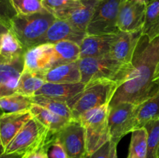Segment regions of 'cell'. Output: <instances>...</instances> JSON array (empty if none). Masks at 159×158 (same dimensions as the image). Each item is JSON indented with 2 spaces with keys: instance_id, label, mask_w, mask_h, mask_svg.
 Returning <instances> with one entry per match:
<instances>
[{
  "instance_id": "60d3db41",
  "label": "cell",
  "mask_w": 159,
  "mask_h": 158,
  "mask_svg": "<svg viewBox=\"0 0 159 158\" xmlns=\"http://www.w3.org/2000/svg\"><path fill=\"white\" fill-rule=\"evenodd\" d=\"M131 1L134 2L140 3V4L146 5V6H147V5L148 4L149 2H150V0H131Z\"/></svg>"
},
{
  "instance_id": "8d00e7d4",
  "label": "cell",
  "mask_w": 159,
  "mask_h": 158,
  "mask_svg": "<svg viewBox=\"0 0 159 158\" xmlns=\"http://www.w3.org/2000/svg\"><path fill=\"white\" fill-rule=\"evenodd\" d=\"M111 142V141H110ZM116 147L117 144L111 142V146H110V151L109 158H118L117 157V150H116Z\"/></svg>"
},
{
  "instance_id": "277c9868",
  "label": "cell",
  "mask_w": 159,
  "mask_h": 158,
  "mask_svg": "<svg viewBox=\"0 0 159 158\" xmlns=\"http://www.w3.org/2000/svg\"><path fill=\"white\" fill-rule=\"evenodd\" d=\"M109 112L110 105L106 104L85 112L76 119L85 129L86 155L94 153L110 140Z\"/></svg>"
},
{
  "instance_id": "7c38bea8",
  "label": "cell",
  "mask_w": 159,
  "mask_h": 158,
  "mask_svg": "<svg viewBox=\"0 0 159 158\" xmlns=\"http://www.w3.org/2000/svg\"><path fill=\"white\" fill-rule=\"evenodd\" d=\"M87 35L85 31L81 30L67 20L56 19L48 29L41 40L43 43H56L68 40L80 45L84 37Z\"/></svg>"
},
{
  "instance_id": "ac0fdd59",
  "label": "cell",
  "mask_w": 159,
  "mask_h": 158,
  "mask_svg": "<svg viewBox=\"0 0 159 158\" xmlns=\"http://www.w3.org/2000/svg\"><path fill=\"white\" fill-rule=\"evenodd\" d=\"M37 74L45 81L50 83H79L82 80L78 60L57 65L44 72Z\"/></svg>"
},
{
  "instance_id": "44dd1931",
  "label": "cell",
  "mask_w": 159,
  "mask_h": 158,
  "mask_svg": "<svg viewBox=\"0 0 159 158\" xmlns=\"http://www.w3.org/2000/svg\"><path fill=\"white\" fill-rule=\"evenodd\" d=\"M134 114L138 128L143 127L150 121L159 119V91L150 99L136 105Z\"/></svg>"
},
{
  "instance_id": "ee69618b",
  "label": "cell",
  "mask_w": 159,
  "mask_h": 158,
  "mask_svg": "<svg viewBox=\"0 0 159 158\" xmlns=\"http://www.w3.org/2000/svg\"><path fill=\"white\" fill-rule=\"evenodd\" d=\"M24 158H26V155H25V156H24Z\"/></svg>"
},
{
  "instance_id": "d590c367",
  "label": "cell",
  "mask_w": 159,
  "mask_h": 158,
  "mask_svg": "<svg viewBox=\"0 0 159 158\" xmlns=\"http://www.w3.org/2000/svg\"><path fill=\"white\" fill-rule=\"evenodd\" d=\"M26 153H4L2 155H0V158H24Z\"/></svg>"
},
{
  "instance_id": "6da1fadb",
  "label": "cell",
  "mask_w": 159,
  "mask_h": 158,
  "mask_svg": "<svg viewBox=\"0 0 159 158\" xmlns=\"http://www.w3.org/2000/svg\"><path fill=\"white\" fill-rule=\"evenodd\" d=\"M159 63V37L150 40L143 35L140 38L131 65L122 83L117 87L110 107L122 102L138 105L159 91V84L154 81Z\"/></svg>"
},
{
  "instance_id": "7a4b0ae2",
  "label": "cell",
  "mask_w": 159,
  "mask_h": 158,
  "mask_svg": "<svg viewBox=\"0 0 159 158\" xmlns=\"http://www.w3.org/2000/svg\"><path fill=\"white\" fill-rule=\"evenodd\" d=\"M55 20L48 11L30 15H17L11 22L9 30L27 50L41 44L43 36Z\"/></svg>"
},
{
  "instance_id": "3957f363",
  "label": "cell",
  "mask_w": 159,
  "mask_h": 158,
  "mask_svg": "<svg viewBox=\"0 0 159 158\" xmlns=\"http://www.w3.org/2000/svg\"><path fill=\"white\" fill-rule=\"evenodd\" d=\"M78 62L82 74L81 82L84 84L99 79H108L118 82L120 85L131 65V63H121L108 54L100 57H83Z\"/></svg>"
},
{
  "instance_id": "603a6c76",
  "label": "cell",
  "mask_w": 159,
  "mask_h": 158,
  "mask_svg": "<svg viewBox=\"0 0 159 158\" xmlns=\"http://www.w3.org/2000/svg\"><path fill=\"white\" fill-rule=\"evenodd\" d=\"M142 34L150 40L159 37V0H150L146 6Z\"/></svg>"
},
{
  "instance_id": "7bdbcfd3",
  "label": "cell",
  "mask_w": 159,
  "mask_h": 158,
  "mask_svg": "<svg viewBox=\"0 0 159 158\" xmlns=\"http://www.w3.org/2000/svg\"><path fill=\"white\" fill-rule=\"evenodd\" d=\"M0 41H1V36H0Z\"/></svg>"
},
{
  "instance_id": "d4e9b609",
  "label": "cell",
  "mask_w": 159,
  "mask_h": 158,
  "mask_svg": "<svg viewBox=\"0 0 159 158\" xmlns=\"http://www.w3.org/2000/svg\"><path fill=\"white\" fill-rule=\"evenodd\" d=\"M45 83L46 81L37 73L23 70L17 85L16 93L27 97H33Z\"/></svg>"
},
{
  "instance_id": "7402d4cb",
  "label": "cell",
  "mask_w": 159,
  "mask_h": 158,
  "mask_svg": "<svg viewBox=\"0 0 159 158\" xmlns=\"http://www.w3.org/2000/svg\"><path fill=\"white\" fill-rule=\"evenodd\" d=\"M43 7L56 19L67 20L79 7L82 0H41Z\"/></svg>"
},
{
  "instance_id": "f35d334b",
  "label": "cell",
  "mask_w": 159,
  "mask_h": 158,
  "mask_svg": "<svg viewBox=\"0 0 159 158\" xmlns=\"http://www.w3.org/2000/svg\"><path fill=\"white\" fill-rule=\"evenodd\" d=\"M154 81H155V83L159 84V63L158 66H157L156 71H155V77H154Z\"/></svg>"
},
{
  "instance_id": "cb8c5ba5",
  "label": "cell",
  "mask_w": 159,
  "mask_h": 158,
  "mask_svg": "<svg viewBox=\"0 0 159 158\" xmlns=\"http://www.w3.org/2000/svg\"><path fill=\"white\" fill-rule=\"evenodd\" d=\"M26 50L10 30L1 36L0 54L9 61L23 57Z\"/></svg>"
},
{
  "instance_id": "d6986e66",
  "label": "cell",
  "mask_w": 159,
  "mask_h": 158,
  "mask_svg": "<svg viewBox=\"0 0 159 158\" xmlns=\"http://www.w3.org/2000/svg\"><path fill=\"white\" fill-rule=\"evenodd\" d=\"M30 111L33 117L37 119L51 133H57L65 125H68L71 121H72L55 114L37 104H33Z\"/></svg>"
},
{
  "instance_id": "83f0119b",
  "label": "cell",
  "mask_w": 159,
  "mask_h": 158,
  "mask_svg": "<svg viewBox=\"0 0 159 158\" xmlns=\"http://www.w3.org/2000/svg\"><path fill=\"white\" fill-rule=\"evenodd\" d=\"M31 99L33 101V103L37 104L55 114L59 115L70 120L75 119L72 116L71 108L67 104V102L43 95H34L31 97Z\"/></svg>"
},
{
  "instance_id": "ffe728a7",
  "label": "cell",
  "mask_w": 159,
  "mask_h": 158,
  "mask_svg": "<svg viewBox=\"0 0 159 158\" xmlns=\"http://www.w3.org/2000/svg\"><path fill=\"white\" fill-rule=\"evenodd\" d=\"M99 2V0H82L81 6L71 12L67 20L79 29L86 32Z\"/></svg>"
},
{
  "instance_id": "f546056e",
  "label": "cell",
  "mask_w": 159,
  "mask_h": 158,
  "mask_svg": "<svg viewBox=\"0 0 159 158\" xmlns=\"http://www.w3.org/2000/svg\"><path fill=\"white\" fill-rule=\"evenodd\" d=\"M143 127L148 133L147 158H157L159 149V119L150 121Z\"/></svg>"
},
{
  "instance_id": "e0dca14e",
  "label": "cell",
  "mask_w": 159,
  "mask_h": 158,
  "mask_svg": "<svg viewBox=\"0 0 159 158\" xmlns=\"http://www.w3.org/2000/svg\"><path fill=\"white\" fill-rule=\"evenodd\" d=\"M23 66V57L12 62L0 63V98L16 93Z\"/></svg>"
},
{
  "instance_id": "1f68e13d",
  "label": "cell",
  "mask_w": 159,
  "mask_h": 158,
  "mask_svg": "<svg viewBox=\"0 0 159 158\" xmlns=\"http://www.w3.org/2000/svg\"><path fill=\"white\" fill-rule=\"evenodd\" d=\"M18 15L11 0H0V22L10 27L12 20Z\"/></svg>"
},
{
  "instance_id": "30bf717a",
  "label": "cell",
  "mask_w": 159,
  "mask_h": 158,
  "mask_svg": "<svg viewBox=\"0 0 159 158\" xmlns=\"http://www.w3.org/2000/svg\"><path fill=\"white\" fill-rule=\"evenodd\" d=\"M23 70L42 73L57 65L53 43H43L26 50L23 55Z\"/></svg>"
},
{
  "instance_id": "ba28073f",
  "label": "cell",
  "mask_w": 159,
  "mask_h": 158,
  "mask_svg": "<svg viewBox=\"0 0 159 158\" xmlns=\"http://www.w3.org/2000/svg\"><path fill=\"white\" fill-rule=\"evenodd\" d=\"M135 108L136 105L128 102L110 107L108 125L112 143L118 144L124 136L138 129L134 114Z\"/></svg>"
},
{
  "instance_id": "b9f144b4",
  "label": "cell",
  "mask_w": 159,
  "mask_h": 158,
  "mask_svg": "<svg viewBox=\"0 0 159 158\" xmlns=\"http://www.w3.org/2000/svg\"><path fill=\"white\" fill-rule=\"evenodd\" d=\"M4 62H12V61H9V60H7L6 58H4V57L0 54V63H4Z\"/></svg>"
},
{
  "instance_id": "2e32d148",
  "label": "cell",
  "mask_w": 159,
  "mask_h": 158,
  "mask_svg": "<svg viewBox=\"0 0 159 158\" xmlns=\"http://www.w3.org/2000/svg\"><path fill=\"white\" fill-rule=\"evenodd\" d=\"M118 33L102 35L87 34L80 43V58L100 57L110 54Z\"/></svg>"
},
{
  "instance_id": "836d02e7",
  "label": "cell",
  "mask_w": 159,
  "mask_h": 158,
  "mask_svg": "<svg viewBox=\"0 0 159 158\" xmlns=\"http://www.w3.org/2000/svg\"><path fill=\"white\" fill-rule=\"evenodd\" d=\"M51 143L52 142L44 144L37 150L26 153V158H49L48 149Z\"/></svg>"
},
{
  "instance_id": "f6af8a7d",
  "label": "cell",
  "mask_w": 159,
  "mask_h": 158,
  "mask_svg": "<svg viewBox=\"0 0 159 158\" xmlns=\"http://www.w3.org/2000/svg\"><path fill=\"white\" fill-rule=\"evenodd\" d=\"M127 158H128V157H127Z\"/></svg>"
},
{
  "instance_id": "e575fe53",
  "label": "cell",
  "mask_w": 159,
  "mask_h": 158,
  "mask_svg": "<svg viewBox=\"0 0 159 158\" xmlns=\"http://www.w3.org/2000/svg\"><path fill=\"white\" fill-rule=\"evenodd\" d=\"M110 146H111V142L110 140L107 143L104 144L101 148H99L97 151L95 152L94 153L91 155L85 154V156L83 158H109Z\"/></svg>"
},
{
  "instance_id": "484cf974",
  "label": "cell",
  "mask_w": 159,
  "mask_h": 158,
  "mask_svg": "<svg viewBox=\"0 0 159 158\" xmlns=\"http://www.w3.org/2000/svg\"><path fill=\"white\" fill-rule=\"evenodd\" d=\"M53 45L57 57V65L77 61L80 59V45L78 43L64 40L53 43Z\"/></svg>"
},
{
  "instance_id": "8992f818",
  "label": "cell",
  "mask_w": 159,
  "mask_h": 158,
  "mask_svg": "<svg viewBox=\"0 0 159 158\" xmlns=\"http://www.w3.org/2000/svg\"><path fill=\"white\" fill-rule=\"evenodd\" d=\"M55 134L33 117L9 143L5 149V153H30L44 144L52 142L55 138Z\"/></svg>"
},
{
  "instance_id": "d6a6232c",
  "label": "cell",
  "mask_w": 159,
  "mask_h": 158,
  "mask_svg": "<svg viewBox=\"0 0 159 158\" xmlns=\"http://www.w3.org/2000/svg\"><path fill=\"white\" fill-rule=\"evenodd\" d=\"M49 158H68L66 151L60 142L54 138L48 149Z\"/></svg>"
},
{
  "instance_id": "9a60e30c",
  "label": "cell",
  "mask_w": 159,
  "mask_h": 158,
  "mask_svg": "<svg viewBox=\"0 0 159 158\" xmlns=\"http://www.w3.org/2000/svg\"><path fill=\"white\" fill-rule=\"evenodd\" d=\"M85 87V84L82 82L70 84L46 82L40 89L36 92L35 95H43L63 101L67 102L70 107L71 103L82 92Z\"/></svg>"
},
{
  "instance_id": "ab89813d",
  "label": "cell",
  "mask_w": 159,
  "mask_h": 158,
  "mask_svg": "<svg viewBox=\"0 0 159 158\" xmlns=\"http://www.w3.org/2000/svg\"><path fill=\"white\" fill-rule=\"evenodd\" d=\"M2 113H3V112L0 109V115L2 114ZM5 153V148H4V147H3L2 143L1 138H0V155H2V153Z\"/></svg>"
},
{
  "instance_id": "4fadbf2b",
  "label": "cell",
  "mask_w": 159,
  "mask_h": 158,
  "mask_svg": "<svg viewBox=\"0 0 159 158\" xmlns=\"http://www.w3.org/2000/svg\"><path fill=\"white\" fill-rule=\"evenodd\" d=\"M32 118L30 111L3 112L0 115V138L5 149Z\"/></svg>"
},
{
  "instance_id": "52a82bcc",
  "label": "cell",
  "mask_w": 159,
  "mask_h": 158,
  "mask_svg": "<svg viewBox=\"0 0 159 158\" xmlns=\"http://www.w3.org/2000/svg\"><path fill=\"white\" fill-rule=\"evenodd\" d=\"M122 0H99L86 29L87 34L117 33V18Z\"/></svg>"
},
{
  "instance_id": "4316f807",
  "label": "cell",
  "mask_w": 159,
  "mask_h": 158,
  "mask_svg": "<svg viewBox=\"0 0 159 158\" xmlns=\"http://www.w3.org/2000/svg\"><path fill=\"white\" fill-rule=\"evenodd\" d=\"M31 97L15 93L0 98V109L3 112L30 111L33 105Z\"/></svg>"
},
{
  "instance_id": "5bb4252c",
  "label": "cell",
  "mask_w": 159,
  "mask_h": 158,
  "mask_svg": "<svg viewBox=\"0 0 159 158\" xmlns=\"http://www.w3.org/2000/svg\"><path fill=\"white\" fill-rule=\"evenodd\" d=\"M141 36L142 32L119 31L117 37L108 55L121 63L130 64Z\"/></svg>"
},
{
  "instance_id": "f1b7e54d",
  "label": "cell",
  "mask_w": 159,
  "mask_h": 158,
  "mask_svg": "<svg viewBox=\"0 0 159 158\" xmlns=\"http://www.w3.org/2000/svg\"><path fill=\"white\" fill-rule=\"evenodd\" d=\"M148 133L144 127L131 133L128 158H147Z\"/></svg>"
},
{
  "instance_id": "9c48e42d",
  "label": "cell",
  "mask_w": 159,
  "mask_h": 158,
  "mask_svg": "<svg viewBox=\"0 0 159 158\" xmlns=\"http://www.w3.org/2000/svg\"><path fill=\"white\" fill-rule=\"evenodd\" d=\"M55 137L61 143L68 158H83L86 154L85 129L78 120H72L57 132Z\"/></svg>"
},
{
  "instance_id": "4dcf8cb0",
  "label": "cell",
  "mask_w": 159,
  "mask_h": 158,
  "mask_svg": "<svg viewBox=\"0 0 159 158\" xmlns=\"http://www.w3.org/2000/svg\"><path fill=\"white\" fill-rule=\"evenodd\" d=\"M18 15H30L47 12L41 0H11Z\"/></svg>"
},
{
  "instance_id": "5b68a950",
  "label": "cell",
  "mask_w": 159,
  "mask_h": 158,
  "mask_svg": "<svg viewBox=\"0 0 159 158\" xmlns=\"http://www.w3.org/2000/svg\"><path fill=\"white\" fill-rule=\"evenodd\" d=\"M118 86V82L108 79H99L85 84L82 92L70 105L73 118L76 120L89 110L110 104Z\"/></svg>"
},
{
  "instance_id": "8fae6325",
  "label": "cell",
  "mask_w": 159,
  "mask_h": 158,
  "mask_svg": "<svg viewBox=\"0 0 159 158\" xmlns=\"http://www.w3.org/2000/svg\"><path fill=\"white\" fill-rule=\"evenodd\" d=\"M146 5L131 0H122L117 18V27L122 32H141L145 18Z\"/></svg>"
},
{
  "instance_id": "74e56055",
  "label": "cell",
  "mask_w": 159,
  "mask_h": 158,
  "mask_svg": "<svg viewBox=\"0 0 159 158\" xmlns=\"http://www.w3.org/2000/svg\"><path fill=\"white\" fill-rule=\"evenodd\" d=\"M9 31V28L7 26H6L5 24H3L2 23L0 22V36L3 35V34L6 33Z\"/></svg>"
}]
</instances>
